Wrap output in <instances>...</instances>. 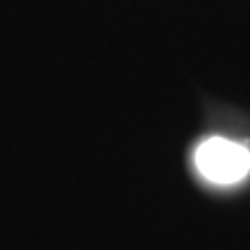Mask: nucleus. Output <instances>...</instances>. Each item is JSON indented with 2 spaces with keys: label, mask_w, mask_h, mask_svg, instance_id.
<instances>
[{
  "label": "nucleus",
  "mask_w": 250,
  "mask_h": 250,
  "mask_svg": "<svg viewBox=\"0 0 250 250\" xmlns=\"http://www.w3.org/2000/svg\"><path fill=\"white\" fill-rule=\"evenodd\" d=\"M198 173L210 184L231 186L250 173V150L228 138H208L194 154Z\"/></svg>",
  "instance_id": "f257e3e1"
}]
</instances>
